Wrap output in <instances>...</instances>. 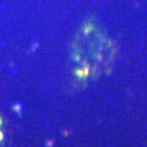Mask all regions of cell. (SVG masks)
Returning <instances> with one entry per match:
<instances>
[{
	"label": "cell",
	"instance_id": "6da1fadb",
	"mask_svg": "<svg viewBox=\"0 0 147 147\" xmlns=\"http://www.w3.org/2000/svg\"><path fill=\"white\" fill-rule=\"evenodd\" d=\"M2 137H3V136H2V134H1V132H0V141L2 140Z\"/></svg>",
	"mask_w": 147,
	"mask_h": 147
}]
</instances>
